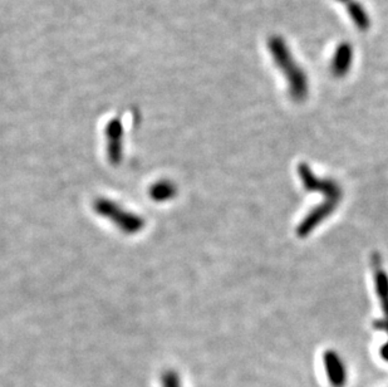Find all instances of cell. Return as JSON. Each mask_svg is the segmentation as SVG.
Wrapping results in <instances>:
<instances>
[{
	"label": "cell",
	"instance_id": "277c9868",
	"mask_svg": "<svg viewBox=\"0 0 388 387\" xmlns=\"http://www.w3.org/2000/svg\"><path fill=\"white\" fill-rule=\"evenodd\" d=\"M352 62H353V48L350 43L343 42L339 43L337 50L334 52V56L331 62V70L332 75L337 78H343L348 75L351 70Z\"/></svg>",
	"mask_w": 388,
	"mask_h": 387
},
{
	"label": "cell",
	"instance_id": "3957f363",
	"mask_svg": "<svg viewBox=\"0 0 388 387\" xmlns=\"http://www.w3.org/2000/svg\"><path fill=\"white\" fill-rule=\"evenodd\" d=\"M382 259L376 254L373 257V268H375V283H376V292L378 299L381 302L383 318L377 321L375 327L377 330H382L388 335V275L382 268ZM381 356L383 360L388 361V341L381 349Z\"/></svg>",
	"mask_w": 388,
	"mask_h": 387
},
{
	"label": "cell",
	"instance_id": "7a4b0ae2",
	"mask_svg": "<svg viewBox=\"0 0 388 387\" xmlns=\"http://www.w3.org/2000/svg\"><path fill=\"white\" fill-rule=\"evenodd\" d=\"M298 174L308 191L320 192L326 200H334L338 203L342 200V188L332 179L317 178L312 169L304 162L298 166Z\"/></svg>",
	"mask_w": 388,
	"mask_h": 387
},
{
	"label": "cell",
	"instance_id": "ba28073f",
	"mask_svg": "<svg viewBox=\"0 0 388 387\" xmlns=\"http://www.w3.org/2000/svg\"><path fill=\"white\" fill-rule=\"evenodd\" d=\"M337 1H339V3H343V4H347V3H348V1H350V0H337Z\"/></svg>",
	"mask_w": 388,
	"mask_h": 387
},
{
	"label": "cell",
	"instance_id": "5b68a950",
	"mask_svg": "<svg viewBox=\"0 0 388 387\" xmlns=\"http://www.w3.org/2000/svg\"><path fill=\"white\" fill-rule=\"evenodd\" d=\"M324 365H326L327 376L333 387L345 386L347 381L345 363L334 351H327L324 354Z\"/></svg>",
	"mask_w": 388,
	"mask_h": 387
},
{
	"label": "cell",
	"instance_id": "6da1fadb",
	"mask_svg": "<svg viewBox=\"0 0 388 387\" xmlns=\"http://www.w3.org/2000/svg\"><path fill=\"white\" fill-rule=\"evenodd\" d=\"M268 50L276 67L282 70L288 82L290 97L294 101H304L309 91L308 77L289 51L287 42L279 36H273L268 40Z\"/></svg>",
	"mask_w": 388,
	"mask_h": 387
},
{
	"label": "cell",
	"instance_id": "8992f818",
	"mask_svg": "<svg viewBox=\"0 0 388 387\" xmlns=\"http://www.w3.org/2000/svg\"><path fill=\"white\" fill-rule=\"evenodd\" d=\"M345 8H347V12L350 14L352 22L355 23V26H357L359 31H367L370 28V15L361 3H358L356 0H350L345 4Z\"/></svg>",
	"mask_w": 388,
	"mask_h": 387
},
{
	"label": "cell",
	"instance_id": "52a82bcc",
	"mask_svg": "<svg viewBox=\"0 0 388 387\" xmlns=\"http://www.w3.org/2000/svg\"><path fill=\"white\" fill-rule=\"evenodd\" d=\"M163 387H182L181 380L179 377V374L169 371L163 374Z\"/></svg>",
	"mask_w": 388,
	"mask_h": 387
}]
</instances>
